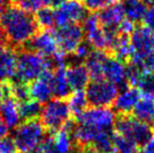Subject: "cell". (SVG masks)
I'll use <instances>...</instances> for the list:
<instances>
[{
  "label": "cell",
  "mask_w": 154,
  "mask_h": 153,
  "mask_svg": "<svg viewBox=\"0 0 154 153\" xmlns=\"http://www.w3.org/2000/svg\"><path fill=\"white\" fill-rule=\"evenodd\" d=\"M41 1H42V3L44 4L45 6L49 5V0H41Z\"/></svg>",
  "instance_id": "cell-43"
},
{
  "label": "cell",
  "mask_w": 154,
  "mask_h": 153,
  "mask_svg": "<svg viewBox=\"0 0 154 153\" xmlns=\"http://www.w3.org/2000/svg\"><path fill=\"white\" fill-rule=\"evenodd\" d=\"M54 70L47 69L41 75L40 78L35 80L31 84H29V93L32 100L38 101L41 104H45L53 96V89H51V77Z\"/></svg>",
  "instance_id": "cell-12"
},
{
  "label": "cell",
  "mask_w": 154,
  "mask_h": 153,
  "mask_svg": "<svg viewBox=\"0 0 154 153\" xmlns=\"http://www.w3.org/2000/svg\"><path fill=\"white\" fill-rule=\"evenodd\" d=\"M136 88H138L143 94L154 96V72H144Z\"/></svg>",
  "instance_id": "cell-29"
},
{
  "label": "cell",
  "mask_w": 154,
  "mask_h": 153,
  "mask_svg": "<svg viewBox=\"0 0 154 153\" xmlns=\"http://www.w3.org/2000/svg\"><path fill=\"white\" fill-rule=\"evenodd\" d=\"M97 15L102 26L109 31H118L119 25L125 19V14L121 2L103 8Z\"/></svg>",
  "instance_id": "cell-15"
},
{
  "label": "cell",
  "mask_w": 154,
  "mask_h": 153,
  "mask_svg": "<svg viewBox=\"0 0 154 153\" xmlns=\"http://www.w3.org/2000/svg\"><path fill=\"white\" fill-rule=\"evenodd\" d=\"M132 116L154 127V96L143 94L132 110Z\"/></svg>",
  "instance_id": "cell-19"
},
{
  "label": "cell",
  "mask_w": 154,
  "mask_h": 153,
  "mask_svg": "<svg viewBox=\"0 0 154 153\" xmlns=\"http://www.w3.org/2000/svg\"><path fill=\"white\" fill-rule=\"evenodd\" d=\"M35 19L39 29L42 31H53V29L56 26L55 11L49 6H44L37 11Z\"/></svg>",
  "instance_id": "cell-25"
},
{
  "label": "cell",
  "mask_w": 154,
  "mask_h": 153,
  "mask_svg": "<svg viewBox=\"0 0 154 153\" xmlns=\"http://www.w3.org/2000/svg\"><path fill=\"white\" fill-rule=\"evenodd\" d=\"M59 49L65 55H72L77 47L84 41L83 27L78 23L59 27L55 32Z\"/></svg>",
  "instance_id": "cell-9"
},
{
  "label": "cell",
  "mask_w": 154,
  "mask_h": 153,
  "mask_svg": "<svg viewBox=\"0 0 154 153\" xmlns=\"http://www.w3.org/2000/svg\"><path fill=\"white\" fill-rule=\"evenodd\" d=\"M143 20H144L145 25L154 33V8H150L147 11Z\"/></svg>",
  "instance_id": "cell-35"
},
{
  "label": "cell",
  "mask_w": 154,
  "mask_h": 153,
  "mask_svg": "<svg viewBox=\"0 0 154 153\" xmlns=\"http://www.w3.org/2000/svg\"><path fill=\"white\" fill-rule=\"evenodd\" d=\"M108 153H119V152L116 151V149H113V150H111V151H110V152H108Z\"/></svg>",
  "instance_id": "cell-44"
},
{
  "label": "cell",
  "mask_w": 154,
  "mask_h": 153,
  "mask_svg": "<svg viewBox=\"0 0 154 153\" xmlns=\"http://www.w3.org/2000/svg\"><path fill=\"white\" fill-rule=\"evenodd\" d=\"M17 56L16 51L6 47L0 53V83L12 81L16 74Z\"/></svg>",
  "instance_id": "cell-18"
},
{
  "label": "cell",
  "mask_w": 154,
  "mask_h": 153,
  "mask_svg": "<svg viewBox=\"0 0 154 153\" xmlns=\"http://www.w3.org/2000/svg\"><path fill=\"white\" fill-rule=\"evenodd\" d=\"M65 74L72 90H83L89 83V74L83 63L69 64Z\"/></svg>",
  "instance_id": "cell-17"
},
{
  "label": "cell",
  "mask_w": 154,
  "mask_h": 153,
  "mask_svg": "<svg viewBox=\"0 0 154 153\" xmlns=\"http://www.w3.org/2000/svg\"><path fill=\"white\" fill-rule=\"evenodd\" d=\"M6 47H8V45H6L5 40H4L3 37H2V35L0 34V53H1V51H3Z\"/></svg>",
  "instance_id": "cell-40"
},
{
  "label": "cell",
  "mask_w": 154,
  "mask_h": 153,
  "mask_svg": "<svg viewBox=\"0 0 154 153\" xmlns=\"http://www.w3.org/2000/svg\"><path fill=\"white\" fill-rule=\"evenodd\" d=\"M142 98V92L138 88L133 86H128L124 88L120 94H118L114 101V109L119 113V115H130Z\"/></svg>",
  "instance_id": "cell-14"
},
{
  "label": "cell",
  "mask_w": 154,
  "mask_h": 153,
  "mask_svg": "<svg viewBox=\"0 0 154 153\" xmlns=\"http://www.w3.org/2000/svg\"><path fill=\"white\" fill-rule=\"evenodd\" d=\"M11 4V0H0V15Z\"/></svg>",
  "instance_id": "cell-38"
},
{
  "label": "cell",
  "mask_w": 154,
  "mask_h": 153,
  "mask_svg": "<svg viewBox=\"0 0 154 153\" xmlns=\"http://www.w3.org/2000/svg\"><path fill=\"white\" fill-rule=\"evenodd\" d=\"M121 1H123V0H84V4L88 11L95 12V11L103 10V8L112 5V4L120 3Z\"/></svg>",
  "instance_id": "cell-30"
},
{
  "label": "cell",
  "mask_w": 154,
  "mask_h": 153,
  "mask_svg": "<svg viewBox=\"0 0 154 153\" xmlns=\"http://www.w3.org/2000/svg\"><path fill=\"white\" fill-rule=\"evenodd\" d=\"M103 78L118 87H123V89L129 86L127 83L125 64L112 56H109L105 61L103 67Z\"/></svg>",
  "instance_id": "cell-13"
},
{
  "label": "cell",
  "mask_w": 154,
  "mask_h": 153,
  "mask_svg": "<svg viewBox=\"0 0 154 153\" xmlns=\"http://www.w3.org/2000/svg\"><path fill=\"white\" fill-rule=\"evenodd\" d=\"M88 10L80 0H66L55 10L56 25L63 27L71 23L84 22L88 16Z\"/></svg>",
  "instance_id": "cell-8"
},
{
  "label": "cell",
  "mask_w": 154,
  "mask_h": 153,
  "mask_svg": "<svg viewBox=\"0 0 154 153\" xmlns=\"http://www.w3.org/2000/svg\"><path fill=\"white\" fill-rule=\"evenodd\" d=\"M40 31L35 15L11 3L0 15V34L15 51L23 48Z\"/></svg>",
  "instance_id": "cell-1"
},
{
  "label": "cell",
  "mask_w": 154,
  "mask_h": 153,
  "mask_svg": "<svg viewBox=\"0 0 154 153\" xmlns=\"http://www.w3.org/2000/svg\"><path fill=\"white\" fill-rule=\"evenodd\" d=\"M65 1H66V0H49V5L57 8L58 6H60L61 4H63Z\"/></svg>",
  "instance_id": "cell-39"
},
{
  "label": "cell",
  "mask_w": 154,
  "mask_h": 153,
  "mask_svg": "<svg viewBox=\"0 0 154 153\" xmlns=\"http://www.w3.org/2000/svg\"><path fill=\"white\" fill-rule=\"evenodd\" d=\"M56 148L60 153H68L73 148V139L68 130L62 128L54 134Z\"/></svg>",
  "instance_id": "cell-27"
},
{
  "label": "cell",
  "mask_w": 154,
  "mask_h": 153,
  "mask_svg": "<svg viewBox=\"0 0 154 153\" xmlns=\"http://www.w3.org/2000/svg\"><path fill=\"white\" fill-rule=\"evenodd\" d=\"M51 84V89H53V96L56 99L67 100L68 96L71 94L72 89L67 81L66 74H65V66L58 67L54 70Z\"/></svg>",
  "instance_id": "cell-20"
},
{
  "label": "cell",
  "mask_w": 154,
  "mask_h": 153,
  "mask_svg": "<svg viewBox=\"0 0 154 153\" xmlns=\"http://www.w3.org/2000/svg\"><path fill=\"white\" fill-rule=\"evenodd\" d=\"M138 153H154V134L144 146H142V149Z\"/></svg>",
  "instance_id": "cell-36"
},
{
  "label": "cell",
  "mask_w": 154,
  "mask_h": 153,
  "mask_svg": "<svg viewBox=\"0 0 154 153\" xmlns=\"http://www.w3.org/2000/svg\"><path fill=\"white\" fill-rule=\"evenodd\" d=\"M13 4H15L16 6L20 8L21 10L25 11V12L31 13V14L36 13L37 11H39L44 5L41 0H17Z\"/></svg>",
  "instance_id": "cell-31"
},
{
  "label": "cell",
  "mask_w": 154,
  "mask_h": 153,
  "mask_svg": "<svg viewBox=\"0 0 154 153\" xmlns=\"http://www.w3.org/2000/svg\"><path fill=\"white\" fill-rule=\"evenodd\" d=\"M122 6L126 19L133 23L144 19L147 11V4L143 0H123Z\"/></svg>",
  "instance_id": "cell-22"
},
{
  "label": "cell",
  "mask_w": 154,
  "mask_h": 153,
  "mask_svg": "<svg viewBox=\"0 0 154 153\" xmlns=\"http://www.w3.org/2000/svg\"><path fill=\"white\" fill-rule=\"evenodd\" d=\"M32 153H60L56 148L53 133H49L47 136H45L42 143L39 145V147Z\"/></svg>",
  "instance_id": "cell-32"
},
{
  "label": "cell",
  "mask_w": 154,
  "mask_h": 153,
  "mask_svg": "<svg viewBox=\"0 0 154 153\" xmlns=\"http://www.w3.org/2000/svg\"><path fill=\"white\" fill-rule=\"evenodd\" d=\"M43 104L39 103L36 100L26 101V102L18 103V110L20 115L21 121H27V120H34V118H39L42 111Z\"/></svg>",
  "instance_id": "cell-24"
},
{
  "label": "cell",
  "mask_w": 154,
  "mask_h": 153,
  "mask_svg": "<svg viewBox=\"0 0 154 153\" xmlns=\"http://www.w3.org/2000/svg\"><path fill=\"white\" fill-rule=\"evenodd\" d=\"M135 29V25L132 21L128 20V19H124L121 22V24L118 27V32L121 35H126V36H130L132 34V32Z\"/></svg>",
  "instance_id": "cell-34"
},
{
  "label": "cell",
  "mask_w": 154,
  "mask_h": 153,
  "mask_svg": "<svg viewBox=\"0 0 154 153\" xmlns=\"http://www.w3.org/2000/svg\"><path fill=\"white\" fill-rule=\"evenodd\" d=\"M0 118L5 123L8 129H15L21 123L18 103L8 93H5L0 103Z\"/></svg>",
  "instance_id": "cell-16"
},
{
  "label": "cell",
  "mask_w": 154,
  "mask_h": 153,
  "mask_svg": "<svg viewBox=\"0 0 154 153\" xmlns=\"http://www.w3.org/2000/svg\"><path fill=\"white\" fill-rule=\"evenodd\" d=\"M4 96H5V88H4V85L2 83H0V103L3 100Z\"/></svg>",
  "instance_id": "cell-41"
},
{
  "label": "cell",
  "mask_w": 154,
  "mask_h": 153,
  "mask_svg": "<svg viewBox=\"0 0 154 153\" xmlns=\"http://www.w3.org/2000/svg\"><path fill=\"white\" fill-rule=\"evenodd\" d=\"M16 1H17V0H11V3H15Z\"/></svg>",
  "instance_id": "cell-45"
},
{
  "label": "cell",
  "mask_w": 154,
  "mask_h": 153,
  "mask_svg": "<svg viewBox=\"0 0 154 153\" xmlns=\"http://www.w3.org/2000/svg\"><path fill=\"white\" fill-rule=\"evenodd\" d=\"M129 38L133 50L131 58L140 59L154 51V33L146 25L135 26Z\"/></svg>",
  "instance_id": "cell-10"
},
{
  "label": "cell",
  "mask_w": 154,
  "mask_h": 153,
  "mask_svg": "<svg viewBox=\"0 0 154 153\" xmlns=\"http://www.w3.org/2000/svg\"><path fill=\"white\" fill-rule=\"evenodd\" d=\"M86 98L91 107H108L119 94V87L105 79L92 80L86 86Z\"/></svg>",
  "instance_id": "cell-6"
},
{
  "label": "cell",
  "mask_w": 154,
  "mask_h": 153,
  "mask_svg": "<svg viewBox=\"0 0 154 153\" xmlns=\"http://www.w3.org/2000/svg\"><path fill=\"white\" fill-rule=\"evenodd\" d=\"M23 48L32 50L45 58L54 57L60 50L55 32L42 29H40Z\"/></svg>",
  "instance_id": "cell-11"
},
{
  "label": "cell",
  "mask_w": 154,
  "mask_h": 153,
  "mask_svg": "<svg viewBox=\"0 0 154 153\" xmlns=\"http://www.w3.org/2000/svg\"><path fill=\"white\" fill-rule=\"evenodd\" d=\"M116 120V111L109 107H90L75 116V123L99 130H112Z\"/></svg>",
  "instance_id": "cell-7"
},
{
  "label": "cell",
  "mask_w": 154,
  "mask_h": 153,
  "mask_svg": "<svg viewBox=\"0 0 154 153\" xmlns=\"http://www.w3.org/2000/svg\"><path fill=\"white\" fill-rule=\"evenodd\" d=\"M114 132L132 139L137 146H144L154 134V127L140 122L132 115H119L114 123Z\"/></svg>",
  "instance_id": "cell-5"
},
{
  "label": "cell",
  "mask_w": 154,
  "mask_h": 153,
  "mask_svg": "<svg viewBox=\"0 0 154 153\" xmlns=\"http://www.w3.org/2000/svg\"><path fill=\"white\" fill-rule=\"evenodd\" d=\"M16 74L13 81L31 84L47 69H51L48 59L32 50L21 48L16 50Z\"/></svg>",
  "instance_id": "cell-2"
},
{
  "label": "cell",
  "mask_w": 154,
  "mask_h": 153,
  "mask_svg": "<svg viewBox=\"0 0 154 153\" xmlns=\"http://www.w3.org/2000/svg\"><path fill=\"white\" fill-rule=\"evenodd\" d=\"M110 55L107 53L102 50H92L90 55L85 60V65L86 69H87L89 77L92 80H100L104 79L103 78V67L105 61Z\"/></svg>",
  "instance_id": "cell-21"
},
{
  "label": "cell",
  "mask_w": 154,
  "mask_h": 153,
  "mask_svg": "<svg viewBox=\"0 0 154 153\" xmlns=\"http://www.w3.org/2000/svg\"><path fill=\"white\" fill-rule=\"evenodd\" d=\"M0 153H19L15 144L14 137L5 135L0 137Z\"/></svg>",
  "instance_id": "cell-33"
},
{
  "label": "cell",
  "mask_w": 154,
  "mask_h": 153,
  "mask_svg": "<svg viewBox=\"0 0 154 153\" xmlns=\"http://www.w3.org/2000/svg\"><path fill=\"white\" fill-rule=\"evenodd\" d=\"M46 136V129L39 118L21 122L15 128L14 141L19 153H32Z\"/></svg>",
  "instance_id": "cell-3"
},
{
  "label": "cell",
  "mask_w": 154,
  "mask_h": 153,
  "mask_svg": "<svg viewBox=\"0 0 154 153\" xmlns=\"http://www.w3.org/2000/svg\"><path fill=\"white\" fill-rule=\"evenodd\" d=\"M8 134V128L5 125V123L0 118V137H3Z\"/></svg>",
  "instance_id": "cell-37"
},
{
  "label": "cell",
  "mask_w": 154,
  "mask_h": 153,
  "mask_svg": "<svg viewBox=\"0 0 154 153\" xmlns=\"http://www.w3.org/2000/svg\"><path fill=\"white\" fill-rule=\"evenodd\" d=\"M66 101L68 103L71 115H75V118L81 115L88 105L86 93L83 90H75L73 92H71V94Z\"/></svg>",
  "instance_id": "cell-26"
},
{
  "label": "cell",
  "mask_w": 154,
  "mask_h": 153,
  "mask_svg": "<svg viewBox=\"0 0 154 153\" xmlns=\"http://www.w3.org/2000/svg\"><path fill=\"white\" fill-rule=\"evenodd\" d=\"M147 5H151V8H154V0H143Z\"/></svg>",
  "instance_id": "cell-42"
},
{
  "label": "cell",
  "mask_w": 154,
  "mask_h": 153,
  "mask_svg": "<svg viewBox=\"0 0 154 153\" xmlns=\"http://www.w3.org/2000/svg\"><path fill=\"white\" fill-rule=\"evenodd\" d=\"M132 54H133V50H132L131 44H130L129 36L119 34V37L116 39L113 49H112L111 56L125 63V62L130 61Z\"/></svg>",
  "instance_id": "cell-23"
},
{
  "label": "cell",
  "mask_w": 154,
  "mask_h": 153,
  "mask_svg": "<svg viewBox=\"0 0 154 153\" xmlns=\"http://www.w3.org/2000/svg\"><path fill=\"white\" fill-rule=\"evenodd\" d=\"M113 148L119 153H138V146L132 139L113 132Z\"/></svg>",
  "instance_id": "cell-28"
},
{
  "label": "cell",
  "mask_w": 154,
  "mask_h": 153,
  "mask_svg": "<svg viewBox=\"0 0 154 153\" xmlns=\"http://www.w3.org/2000/svg\"><path fill=\"white\" fill-rule=\"evenodd\" d=\"M70 109L66 100L51 99L43 104L40 115V122L49 133L57 132L70 121Z\"/></svg>",
  "instance_id": "cell-4"
}]
</instances>
